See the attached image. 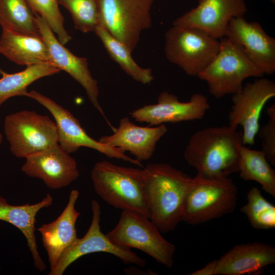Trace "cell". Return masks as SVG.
I'll use <instances>...</instances> for the list:
<instances>
[{
  "label": "cell",
  "instance_id": "obj_1",
  "mask_svg": "<svg viewBox=\"0 0 275 275\" xmlns=\"http://www.w3.org/2000/svg\"><path fill=\"white\" fill-rule=\"evenodd\" d=\"M242 132L230 125L199 130L190 138L183 157L197 174L210 178L228 177L238 172Z\"/></svg>",
  "mask_w": 275,
  "mask_h": 275
},
{
  "label": "cell",
  "instance_id": "obj_2",
  "mask_svg": "<svg viewBox=\"0 0 275 275\" xmlns=\"http://www.w3.org/2000/svg\"><path fill=\"white\" fill-rule=\"evenodd\" d=\"M144 169L149 218L161 233L173 231L182 221L184 202L194 179L164 163H150Z\"/></svg>",
  "mask_w": 275,
  "mask_h": 275
},
{
  "label": "cell",
  "instance_id": "obj_3",
  "mask_svg": "<svg viewBox=\"0 0 275 275\" xmlns=\"http://www.w3.org/2000/svg\"><path fill=\"white\" fill-rule=\"evenodd\" d=\"M91 178L95 192L108 204L149 218L144 169L101 161L94 166Z\"/></svg>",
  "mask_w": 275,
  "mask_h": 275
},
{
  "label": "cell",
  "instance_id": "obj_4",
  "mask_svg": "<svg viewBox=\"0 0 275 275\" xmlns=\"http://www.w3.org/2000/svg\"><path fill=\"white\" fill-rule=\"evenodd\" d=\"M219 42L216 56L197 76L207 83L209 93L218 99L241 91L246 78L264 75L240 45L226 37Z\"/></svg>",
  "mask_w": 275,
  "mask_h": 275
},
{
  "label": "cell",
  "instance_id": "obj_5",
  "mask_svg": "<svg viewBox=\"0 0 275 275\" xmlns=\"http://www.w3.org/2000/svg\"><path fill=\"white\" fill-rule=\"evenodd\" d=\"M188 193L182 221L201 224L232 213L236 205L238 188L228 177L210 178L197 174Z\"/></svg>",
  "mask_w": 275,
  "mask_h": 275
},
{
  "label": "cell",
  "instance_id": "obj_6",
  "mask_svg": "<svg viewBox=\"0 0 275 275\" xmlns=\"http://www.w3.org/2000/svg\"><path fill=\"white\" fill-rule=\"evenodd\" d=\"M106 234L120 248L139 250L169 268L173 265L175 245L162 236L156 226L147 216L122 210L116 227Z\"/></svg>",
  "mask_w": 275,
  "mask_h": 275
},
{
  "label": "cell",
  "instance_id": "obj_7",
  "mask_svg": "<svg viewBox=\"0 0 275 275\" xmlns=\"http://www.w3.org/2000/svg\"><path fill=\"white\" fill-rule=\"evenodd\" d=\"M219 43L201 29L173 25L165 34L164 53L186 74L198 76L216 56Z\"/></svg>",
  "mask_w": 275,
  "mask_h": 275
},
{
  "label": "cell",
  "instance_id": "obj_8",
  "mask_svg": "<svg viewBox=\"0 0 275 275\" xmlns=\"http://www.w3.org/2000/svg\"><path fill=\"white\" fill-rule=\"evenodd\" d=\"M4 133L16 157L28 156L58 144L56 124L49 117L23 110L7 115Z\"/></svg>",
  "mask_w": 275,
  "mask_h": 275
},
{
  "label": "cell",
  "instance_id": "obj_9",
  "mask_svg": "<svg viewBox=\"0 0 275 275\" xmlns=\"http://www.w3.org/2000/svg\"><path fill=\"white\" fill-rule=\"evenodd\" d=\"M154 0H97L100 22L132 52L142 32L151 27Z\"/></svg>",
  "mask_w": 275,
  "mask_h": 275
},
{
  "label": "cell",
  "instance_id": "obj_10",
  "mask_svg": "<svg viewBox=\"0 0 275 275\" xmlns=\"http://www.w3.org/2000/svg\"><path fill=\"white\" fill-rule=\"evenodd\" d=\"M24 96L32 98L49 111L57 126L59 145L67 153L78 150L81 147L95 150L109 158H115L142 167L141 162L130 158L122 150L101 143L90 137L79 121L67 109L49 97L36 90L28 92Z\"/></svg>",
  "mask_w": 275,
  "mask_h": 275
},
{
  "label": "cell",
  "instance_id": "obj_11",
  "mask_svg": "<svg viewBox=\"0 0 275 275\" xmlns=\"http://www.w3.org/2000/svg\"><path fill=\"white\" fill-rule=\"evenodd\" d=\"M92 218L91 225L81 238L77 239L62 254L49 275H62L66 269L78 258L94 253H106L118 258L125 264H134L144 267L146 261L130 249L115 244L100 229L101 208L98 202H91Z\"/></svg>",
  "mask_w": 275,
  "mask_h": 275
},
{
  "label": "cell",
  "instance_id": "obj_12",
  "mask_svg": "<svg viewBox=\"0 0 275 275\" xmlns=\"http://www.w3.org/2000/svg\"><path fill=\"white\" fill-rule=\"evenodd\" d=\"M275 97V83L265 78L248 82L241 91L232 95V105L228 113L229 125L242 128V144L253 145L259 128L262 109Z\"/></svg>",
  "mask_w": 275,
  "mask_h": 275
},
{
  "label": "cell",
  "instance_id": "obj_13",
  "mask_svg": "<svg viewBox=\"0 0 275 275\" xmlns=\"http://www.w3.org/2000/svg\"><path fill=\"white\" fill-rule=\"evenodd\" d=\"M209 108V101L202 94L195 93L189 101L181 102L175 95L163 91L159 95L157 103L145 105L130 115L135 121L152 126L200 120Z\"/></svg>",
  "mask_w": 275,
  "mask_h": 275
},
{
  "label": "cell",
  "instance_id": "obj_14",
  "mask_svg": "<svg viewBox=\"0 0 275 275\" xmlns=\"http://www.w3.org/2000/svg\"><path fill=\"white\" fill-rule=\"evenodd\" d=\"M25 158L21 171L30 177L41 179L50 189L67 186L79 176L75 160L59 144Z\"/></svg>",
  "mask_w": 275,
  "mask_h": 275
},
{
  "label": "cell",
  "instance_id": "obj_15",
  "mask_svg": "<svg viewBox=\"0 0 275 275\" xmlns=\"http://www.w3.org/2000/svg\"><path fill=\"white\" fill-rule=\"evenodd\" d=\"M224 37L240 45L264 74L275 72V39L258 22H248L244 16L233 17L228 23Z\"/></svg>",
  "mask_w": 275,
  "mask_h": 275
},
{
  "label": "cell",
  "instance_id": "obj_16",
  "mask_svg": "<svg viewBox=\"0 0 275 275\" xmlns=\"http://www.w3.org/2000/svg\"><path fill=\"white\" fill-rule=\"evenodd\" d=\"M246 11L244 0H199L197 7L177 18L173 25L198 28L222 39L229 21L244 16Z\"/></svg>",
  "mask_w": 275,
  "mask_h": 275
},
{
  "label": "cell",
  "instance_id": "obj_17",
  "mask_svg": "<svg viewBox=\"0 0 275 275\" xmlns=\"http://www.w3.org/2000/svg\"><path fill=\"white\" fill-rule=\"evenodd\" d=\"M35 16L41 36L47 46L51 63L61 70L68 73L84 88L91 102L104 117L98 101V82L90 72L87 59L72 53L59 41L46 21L38 15Z\"/></svg>",
  "mask_w": 275,
  "mask_h": 275
},
{
  "label": "cell",
  "instance_id": "obj_18",
  "mask_svg": "<svg viewBox=\"0 0 275 275\" xmlns=\"http://www.w3.org/2000/svg\"><path fill=\"white\" fill-rule=\"evenodd\" d=\"M113 130L112 134L101 136L98 141L128 151L141 162L152 157L157 143L167 133L168 128L164 124L153 127L139 126L128 117H123L119 127Z\"/></svg>",
  "mask_w": 275,
  "mask_h": 275
},
{
  "label": "cell",
  "instance_id": "obj_19",
  "mask_svg": "<svg viewBox=\"0 0 275 275\" xmlns=\"http://www.w3.org/2000/svg\"><path fill=\"white\" fill-rule=\"evenodd\" d=\"M79 195L78 190H72L67 204L58 217L38 229L47 254L50 270L56 266L63 253L78 238L75 225L80 213L75 209V204Z\"/></svg>",
  "mask_w": 275,
  "mask_h": 275
},
{
  "label": "cell",
  "instance_id": "obj_20",
  "mask_svg": "<svg viewBox=\"0 0 275 275\" xmlns=\"http://www.w3.org/2000/svg\"><path fill=\"white\" fill-rule=\"evenodd\" d=\"M275 263V248L259 242L235 245L217 259L214 275L254 274Z\"/></svg>",
  "mask_w": 275,
  "mask_h": 275
},
{
  "label": "cell",
  "instance_id": "obj_21",
  "mask_svg": "<svg viewBox=\"0 0 275 275\" xmlns=\"http://www.w3.org/2000/svg\"><path fill=\"white\" fill-rule=\"evenodd\" d=\"M52 203L53 198L49 194L38 203L19 205L9 204L0 195V220L14 226L23 234L32 254L34 266L40 271L45 269L46 265L38 250L35 234L36 215L41 209L49 207Z\"/></svg>",
  "mask_w": 275,
  "mask_h": 275
},
{
  "label": "cell",
  "instance_id": "obj_22",
  "mask_svg": "<svg viewBox=\"0 0 275 275\" xmlns=\"http://www.w3.org/2000/svg\"><path fill=\"white\" fill-rule=\"evenodd\" d=\"M0 53L19 65L52 63L47 46L41 36L3 29L0 37Z\"/></svg>",
  "mask_w": 275,
  "mask_h": 275
},
{
  "label": "cell",
  "instance_id": "obj_23",
  "mask_svg": "<svg viewBox=\"0 0 275 275\" xmlns=\"http://www.w3.org/2000/svg\"><path fill=\"white\" fill-rule=\"evenodd\" d=\"M61 70L51 63H43L26 66L15 73H8L0 68V107L9 98L24 96L27 88L36 80L58 73Z\"/></svg>",
  "mask_w": 275,
  "mask_h": 275
},
{
  "label": "cell",
  "instance_id": "obj_24",
  "mask_svg": "<svg viewBox=\"0 0 275 275\" xmlns=\"http://www.w3.org/2000/svg\"><path fill=\"white\" fill-rule=\"evenodd\" d=\"M238 172L241 179L258 182L265 191L275 197V170L262 150L251 149L242 145Z\"/></svg>",
  "mask_w": 275,
  "mask_h": 275
},
{
  "label": "cell",
  "instance_id": "obj_25",
  "mask_svg": "<svg viewBox=\"0 0 275 275\" xmlns=\"http://www.w3.org/2000/svg\"><path fill=\"white\" fill-rule=\"evenodd\" d=\"M101 41L111 58L121 69L135 81L144 84H150L154 77L151 68L139 66L132 58L131 52L121 42L113 37L100 23L95 32Z\"/></svg>",
  "mask_w": 275,
  "mask_h": 275
},
{
  "label": "cell",
  "instance_id": "obj_26",
  "mask_svg": "<svg viewBox=\"0 0 275 275\" xmlns=\"http://www.w3.org/2000/svg\"><path fill=\"white\" fill-rule=\"evenodd\" d=\"M0 25L13 32L41 36L35 14L27 0H0Z\"/></svg>",
  "mask_w": 275,
  "mask_h": 275
},
{
  "label": "cell",
  "instance_id": "obj_27",
  "mask_svg": "<svg viewBox=\"0 0 275 275\" xmlns=\"http://www.w3.org/2000/svg\"><path fill=\"white\" fill-rule=\"evenodd\" d=\"M240 210L254 228H275V206L263 197L258 188L253 187L249 190L247 203Z\"/></svg>",
  "mask_w": 275,
  "mask_h": 275
},
{
  "label": "cell",
  "instance_id": "obj_28",
  "mask_svg": "<svg viewBox=\"0 0 275 275\" xmlns=\"http://www.w3.org/2000/svg\"><path fill=\"white\" fill-rule=\"evenodd\" d=\"M69 12L74 27L88 33L95 32L100 23L97 0H58Z\"/></svg>",
  "mask_w": 275,
  "mask_h": 275
},
{
  "label": "cell",
  "instance_id": "obj_29",
  "mask_svg": "<svg viewBox=\"0 0 275 275\" xmlns=\"http://www.w3.org/2000/svg\"><path fill=\"white\" fill-rule=\"evenodd\" d=\"M32 11L44 19L59 41L65 45L72 39L64 26V18L58 0H27Z\"/></svg>",
  "mask_w": 275,
  "mask_h": 275
},
{
  "label": "cell",
  "instance_id": "obj_30",
  "mask_svg": "<svg viewBox=\"0 0 275 275\" xmlns=\"http://www.w3.org/2000/svg\"><path fill=\"white\" fill-rule=\"evenodd\" d=\"M269 119L260 128L258 132L261 139L262 151L272 165H275V104L267 109Z\"/></svg>",
  "mask_w": 275,
  "mask_h": 275
},
{
  "label": "cell",
  "instance_id": "obj_31",
  "mask_svg": "<svg viewBox=\"0 0 275 275\" xmlns=\"http://www.w3.org/2000/svg\"><path fill=\"white\" fill-rule=\"evenodd\" d=\"M217 259L214 260L206 265L203 268L198 269L190 275H214L216 267Z\"/></svg>",
  "mask_w": 275,
  "mask_h": 275
},
{
  "label": "cell",
  "instance_id": "obj_32",
  "mask_svg": "<svg viewBox=\"0 0 275 275\" xmlns=\"http://www.w3.org/2000/svg\"><path fill=\"white\" fill-rule=\"evenodd\" d=\"M3 141V135L0 132V144L2 143Z\"/></svg>",
  "mask_w": 275,
  "mask_h": 275
},
{
  "label": "cell",
  "instance_id": "obj_33",
  "mask_svg": "<svg viewBox=\"0 0 275 275\" xmlns=\"http://www.w3.org/2000/svg\"><path fill=\"white\" fill-rule=\"evenodd\" d=\"M271 2L272 3L274 4L275 3V0H268Z\"/></svg>",
  "mask_w": 275,
  "mask_h": 275
}]
</instances>
